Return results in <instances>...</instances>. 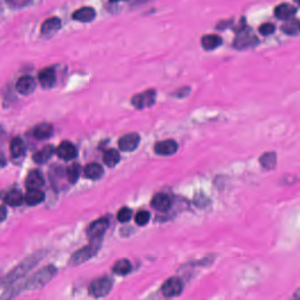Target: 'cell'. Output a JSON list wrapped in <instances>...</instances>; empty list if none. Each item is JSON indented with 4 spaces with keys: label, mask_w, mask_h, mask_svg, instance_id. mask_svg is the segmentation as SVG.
Returning <instances> with one entry per match:
<instances>
[{
    "label": "cell",
    "mask_w": 300,
    "mask_h": 300,
    "mask_svg": "<svg viewBox=\"0 0 300 300\" xmlns=\"http://www.w3.org/2000/svg\"><path fill=\"white\" fill-rule=\"evenodd\" d=\"M57 273L56 267L48 265L46 267L39 269L37 272L33 274L25 283V288L29 291L40 290L51 281Z\"/></svg>",
    "instance_id": "6da1fadb"
},
{
    "label": "cell",
    "mask_w": 300,
    "mask_h": 300,
    "mask_svg": "<svg viewBox=\"0 0 300 300\" xmlns=\"http://www.w3.org/2000/svg\"><path fill=\"white\" fill-rule=\"evenodd\" d=\"M100 241H92L91 244L77 250L70 256L69 264L70 266H78L92 258L98 251Z\"/></svg>",
    "instance_id": "7a4b0ae2"
},
{
    "label": "cell",
    "mask_w": 300,
    "mask_h": 300,
    "mask_svg": "<svg viewBox=\"0 0 300 300\" xmlns=\"http://www.w3.org/2000/svg\"><path fill=\"white\" fill-rule=\"evenodd\" d=\"M113 281L108 277H100L92 282L88 288L91 296L94 298H102L108 295L112 290Z\"/></svg>",
    "instance_id": "3957f363"
},
{
    "label": "cell",
    "mask_w": 300,
    "mask_h": 300,
    "mask_svg": "<svg viewBox=\"0 0 300 300\" xmlns=\"http://www.w3.org/2000/svg\"><path fill=\"white\" fill-rule=\"evenodd\" d=\"M108 220L105 217L99 218L97 220L94 221L89 225L87 229V236L91 239V241H100V239L102 238L105 232L108 229Z\"/></svg>",
    "instance_id": "277c9868"
},
{
    "label": "cell",
    "mask_w": 300,
    "mask_h": 300,
    "mask_svg": "<svg viewBox=\"0 0 300 300\" xmlns=\"http://www.w3.org/2000/svg\"><path fill=\"white\" fill-rule=\"evenodd\" d=\"M155 100L156 91L152 89L147 90L142 94L134 95L132 99V104L137 109H143L152 106L154 104Z\"/></svg>",
    "instance_id": "5b68a950"
},
{
    "label": "cell",
    "mask_w": 300,
    "mask_h": 300,
    "mask_svg": "<svg viewBox=\"0 0 300 300\" xmlns=\"http://www.w3.org/2000/svg\"><path fill=\"white\" fill-rule=\"evenodd\" d=\"M37 257L36 258L31 257V258L26 260L23 263H21L14 270L10 273L9 276H7V277L5 278V283H11L15 280H17L19 277H23L24 275L27 274L28 270H30L34 266V264L37 263Z\"/></svg>",
    "instance_id": "8992f818"
},
{
    "label": "cell",
    "mask_w": 300,
    "mask_h": 300,
    "mask_svg": "<svg viewBox=\"0 0 300 300\" xmlns=\"http://www.w3.org/2000/svg\"><path fill=\"white\" fill-rule=\"evenodd\" d=\"M183 283L177 277L169 278L165 282L161 287L162 294L167 298H173L181 294L183 291Z\"/></svg>",
    "instance_id": "52a82bcc"
},
{
    "label": "cell",
    "mask_w": 300,
    "mask_h": 300,
    "mask_svg": "<svg viewBox=\"0 0 300 300\" xmlns=\"http://www.w3.org/2000/svg\"><path fill=\"white\" fill-rule=\"evenodd\" d=\"M140 142V136L137 133H129L122 136L118 141V146L122 151H133L136 150Z\"/></svg>",
    "instance_id": "ba28073f"
},
{
    "label": "cell",
    "mask_w": 300,
    "mask_h": 300,
    "mask_svg": "<svg viewBox=\"0 0 300 300\" xmlns=\"http://www.w3.org/2000/svg\"><path fill=\"white\" fill-rule=\"evenodd\" d=\"M178 150V144L173 139L160 141L155 144L154 150L157 154L161 156L173 155Z\"/></svg>",
    "instance_id": "9c48e42d"
},
{
    "label": "cell",
    "mask_w": 300,
    "mask_h": 300,
    "mask_svg": "<svg viewBox=\"0 0 300 300\" xmlns=\"http://www.w3.org/2000/svg\"><path fill=\"white\" fill-rule=\"evenodd\" d=\"M38 81L43 88H51L56 82V70L52 67L44 68L38 75Z\"/></svg>",
    "instance_id": "30bf717a"
},
{
    "label": "cell",
    "mask_w": 300,
    "mask_h": 300,
    "mask_svg": "<svg viewBox=\"0 0 300 300\" xmlns=\"http://www.w3.org/2000/svg\"><path fill=\"white\" fill-rule=\"evenodd\" d=\"M257 42L258 40L255 37V35L251 34V33L244 28L239 30V35L235 40L234 46L237 49H245L252 46L253 44L257 43Z\"/></svg>",
    "instance_id": "8fae6325"
},
{
    "label": "cell",
    "mask_w": 300,
    "mask_h": 300,
    "mask_svg": "<svg viewBox=\"0 0 300 300\" xmlns=\"http://www.w3.org/2000/svg\"><path fill=\"white\" fill-rule=\"evenodd\" d=\"M56 154L62 160H73L78 155V150L73 144L69 141H64L57 147Z\"/></svg>",
    "instance_id": "7c38bea8"
},
{
    "label": "cell",
    "mask_w": 300,
    "mask_h": 300,
    "mask_svg": "<svg viewBox=\"0 0 300 300\" xmlns=\"http://www.w3.org/2000/svg\"><path fill=\"white\" fill-rule=\"evenodd\" d=\"M150 205L156 211H160V212H167L170 210V208L172 206V201L167 194L160 193V194H157V195H155L154 197H152Z\"/></svg>",
    "instance_id": "4fadbf2b"
},
{
    "label": "cell",
    "mask_w": 300,
    "mask_h": 300,
    "mask_svg": "<svg viewBox=\"0 0 300 300\" xmlns=\"http://www.w3.org/2000/svg\"><path fill=\"white\" fill-rule=\"evenodd\" d=\"M36 87V83L30 76H23L16 82V90L22 95L33 94Z\"/></svg>",
    "instance_id": "5bb4252c"
},
{
    "label": "cell",
    "mask_w": 300,
    "mask_h": 300,
    "mask_svg": "<svg viewBox=\"0 0 300 300\" xmlns=\"http://www.w3.org/2000/svg\"><path fill=\"white\" fill-rule=\"evenodd\" d=\"M96 12L93 7L85 6L81 7L80 9L76 10L75 12L72 14V19L80 22H91L92 20L95 19Z\"/></svg>",
    "instance_id": "9a60e30c"
},
{
    "label": "cell",
    "mask_w": 300,
    "mask_h": 300,
    "mask_svg": "<svg viewBox=\"0 0 300 300\" xmlns=\"http://www.w3.org/2000/svg\"><path fill=\"white\" fill-rule=\"evenodd\" d=\"M297 13V8L293 5L288 3H283L281 5H277L275 9V16L277 19L286 20L291 19Z\"/></svg>",
    "instance_id": "2e32d148"
},
{
    "label": "cell",
    "mask_w": 300,
    "mask_h": 300,
    "mask_svg": "<svg viewBox=\"0 0 300 300\" xmlns=\"http://www.w3.org/2000/svg\"><path fill=\"white\" fill-rule=\"evenodd\" d=\"M25 184L28 189H36L41 188L44 184V180L38 170H33L28 173Z\"/></svg>",
    "instance_id": "e0dca14e"
},
{
    "label": "cell",
    "mask_w": 300,
    "mask_h": 300,
    "mask_svg": "<svg viewBox=\"0 0 300 300\" xmlns=\"http://www.w3.org/2000/svg\"><path fill=\"white\" fill-rule=\"evenodd\" d=\"M61 28V20L57 17H51L44 20L42 23V33L45 35H52L56 33Z\"/></svg>",
    "instance_id": "ac0fdd59"
},
{
    "label": "cell",
    "mask_w": 300,
    "mask_h": 300,
    "mask_svg": "<svg viewBox=\"0 0 300 300\" xmlns=\"http://www.w3.org/2000/svg\"><path fill=\"white\" fill-rule=\"evenodd\" d=\"M44 193L42 192V190H40V188L36 189H29L26 196L24 197V200L29 205H37L39 203L42 202L44 200Z\"/></svg>",
    "instance_id": "d6986e66"
},
{
    "label": "cell",
    "mask_w": 300,
    "mask_h": 300,
    "mask_svg": "<svg viewBox=\"0 0 300 300\" xmlns=\"http://www.w3.org/2000/svg\"><path fill=\"white\" fill-rule=\"evenodd\" d=\"M84 174L90 180H98L103 175V167L97 163H90L84 167Z\"/></svg>",
    "instance_id": "ffe728a7"
},
{
    "label": "cell",
    "mask_w": 300,
    "mask_h": 300,
    "mask_svg": "<svg viewBox=\"0 0 300 300\" xmlns=\"http://www.w3.org/2000/svg\"><path fill=\"white\" fill-rule=\"evenodd\" d=\"M223 42L222 38L217 34H208L202 38V46L206 50H212L219 47Z\"/></svg>",
    "instance_id": "44dd1931"
},
{
    "label": "cell",
    "mask_w": 300,
    "mask_h": 300,
    "mask_svg": "<svg viewBox=\"0 0 300 300\" xmlns=\"http://www.w3.org/2000/svg\"><path fill=\"white\" fill-rule=\"evenodd\" d=\"M282 31L288 35H298L300 31V22L298 19H288L282 25Z\"/></svg>",
    "instance_id": "7402d4cb"
},
{
    "label": "cell",
    "mask_w": 300,
    "mask_h": 300,
    "mask_svg": "<svg viewBox=\"0 0 300 300\" xmlns=\"http://www.w3.org/2000/svg\"><path fill=\"white\" fill-rule=\"evenodd\" d=\"M54 153V148L52 146H44L41 150L36 151L33 156V160L34 162L38 164H43L47 162L51 158L52 155Z\"/></svg>",
    "instance_id": "603a6c76"
},
{
    "label": "cell",
    "mask_w": 300,
    "mask_h": 300,
    "mask_svg": "<svg viewBox=\"0 0 300 300\" xmlns=\"http://www.w3.org/2000/svg\"><path fill=\"white\" fill-rule=\"evenodd\" d=\"M53 133V128L50 123H41L33 130V136L39 140L47 139L48 137L51 136Z\"/></svg>",
    "instance_id": "cb8c5ba5"
},
{
    "label": "cell",
    "mask_w": 300,
    "mask_h": 300,
    "mask_svg": "<svg viewBox=\"0 0 300 300\" xmlns=\"http://www.w3.org/2000/svg\"><path fill=\"white\" fill-rule=\"evenodd\" d=\"M132 263L127 259L119 260L117 263L114 265L113 271L119 276H126L132 271Z\"/></svg>",
    "instance_id": "d4e9b609"
},
{
    "label": "cell",
    "mask_w": 300,
    "mask_h": 300,
    "mask_svg": "<svg viewBox=\"0 0 300 300\" xmlns=\"http://www.w3.org/2000/svg\"><path fill=\"white\" fill-rule=\"evenodd\" d=\"M10 151L15 158L21 157L26 151V145L19 137L14 138L10 144Z\"/></svg>",
    "instance_id": "484cf974"
},
{
    "label": "cell",
    "mask_w": 300,
    "mask_h": 300,
    "mask_svg": "<svg viewBox=\"0 0 300 300\" xmlns=\"http://www.w3.org/2000/svg\"><path fill=\"white\" fill-rule=\"evenodd\" d=\"M121 159L120 153L116 149H108L103 155V161L105 165L109 167H114L119 163Z\"/></svg>",
    "instance_id": "4316f807"
},
{
    "label": "cell",
    "mask_w": 300,
    "mask_h": 300,
    "mask_svg": "<svg viewBox=\"0 0 300 300\" xmlns=\"http://www.w3.org/2000/svg\"><path fill=\"white\" fill-rule=\"evenodd\" d=\"M24 197L19 190H12L5 197V202L10 206H19L22 204Z\"/></svg>",
    "instance_id": "83f0119b"
},
{
    "label": "cell",
    "mask_w": 300,
    "mask_h": 300,
    "mask_svg": "<svg viewBox=\"0 0 300 300\" xmlns=\"http://www.w3.org/2000/svg\"><path fill=\"white\" fill-rule=\"evenodd\" d=\"M260 163L267 170H271L277 164V155L275 152H267L261 157Z\"/></svg>",
    "instance_id": "f1b7e54d"
},
{
    "label": "cell",
    "mask_w": 300,
    "mask_h": 300,
    "mask_svg": "<svg viewBox=\"0 0 300 300\" xmlns=\"http://www.w3.org/2000/svg\"><path fill=\"white\" fill-rule=\"evenodd\" d=\"M80 172H81V168H80V165L76 164V163L71 165L66 170L67 180L70 183H75L78 181V179L80 178Z\"/></svg>",
    "instance_id": "f546056e"
},
{
    "label": "cell",
    "mask_w": 300,
    "mask_h": 300,
    "mask_svg": "<svg viewBox=\"0 0 300 300\" xmlns=\"http://www.w3.org/2000/svg\"><path fill=\"white\" fill-rule=\"evenodd\" d=\"M150 214L149 211H138L135 216V222L139 226H144L147 225L148 222L150 221Z\"/></svg>",
    "instance_id": "4dcf8cb0"
},
{
    "label": "cell",
    "mask_w": 300,
    "mask_h": 300,
    "mask_svg": "<svg viewBox=\"0 0 300 300\" xmlns=\"http://www.w3.org/2000/svg\"><path fill=\"white\" fill-rule=\"evenodd\" d=\"M132 217V211L128 207H123L118 211L117 219L121 223H126L131 220Z\"/></svg>",
    "instance_id": "1f68e13d"
},
{
    "label": "cell",
    "mask_w": 300,
    "mask_h": 300,
    "mask_svg": "<svg viewBox=\"0 0 300 300\" xmlns=\"http://www.w3.org/2000/svg\"><path fill=\"white\" fill-rule=\"evenodd\" d=\"M275 30H276L275 26L272 23H269V22L263 24L259 28V32H260L262 35H264V36H267V35L271 34V33L275 32Z\"/></svg>",
    "instance_id": "d6a6232c"
},
{
    "label": "cell",
    "mask_w": 300,
    "mask_h": 300,
    "mask_svg": "<svg viewBox=\"0 0 300 300\" xmlns=\"http://www.w3.org/2000/svg\"><path fill=\"white\" fill-rule=\"evenodd\" d=\"M7 211L5 207L0 206V222H3L6 218Z\"/></svg>",
    "instance_id": "836d02e7"
},
{
    "label": "cell",
    "mask_w": 300,
    "mask_h": 300,
    "mask_svg": "<svg viewBox=\"0 0 300 300\" xmlns=\"http://www.w3.org/2000/svg\"><path fill=\"white\" fill-rule=\"evenodd\" d=\"M6 3H8L9 5H22L24 0H5Z\"/></svg>",
    "instance_id": "e575fe53"
},
{
    "label": "cell",
    "mask_w": 300,
    "mask_h": 300,
    "mask_svg": "<svg viewBox=\"0 0 300 300\" xmlns=\"http://www.w3.org/2000/svg\"><path fill=\"white\" fill-rule=\"evenodd\" d=\"M5 163H6V161H5V158L4 157V155L0 153V168L4 167L5 166Z\"/></svg>",
    "instance_id": "d590c367"
},
{
    "label": "cell",
    "mask_w": 300,
    "mask_h": 300,
    "mask_svg": "<svg viewBox=\"0 0 300 300\" xmlns=\"http://www.w3.org/2000/svg\"><path fill=\"white\" fill-rule=\"evenodd\" d=\"M110 2H120V1H123V0H109Z\"/></svg>",
    "instance_id": "8d00e7d4"
},
{
    "label": "cell",
    "mask_w": 300,
    "mask_h": 300,
    "mask_svg": "<svg viewBox=\"0 0 300 300\" xmlns=\"http://www.w3.org/2000/svg\"><path fill=\"white\" fill-rule=\"evenodd\" d=\"M1 132H2V129H1V127H0V134H1Z\"/></svg>",
    "instance_id": "74e56055"
}]
</instances>
